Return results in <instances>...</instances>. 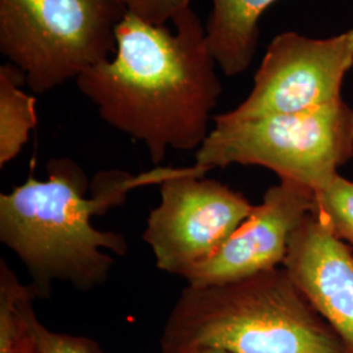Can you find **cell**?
<instances>
[{
  "instance_id": "cell-1",
  "label": "cell",
  "mask_w": 353,
  "mask_h": 353,
  "mask_svg": "<svg viewBox=\"0 0 353 353\" xmlns=\"http://www.w3.org/2000/svg\"><path fill=\"white\" fill-rule=\"evenodd\" d=\"M172 23L173 32L127 12L113 57L76 79L102 121L144 143L154 165L170 148L202 147L223 92L198 13L189 7Z\"/></svg>"
},
{
  "instance_id": "cell-2",
  "label": "cell",
  "mask_w": 353,
  "mask_h": 353,
  "mask_svg": "<svg viewBox=\"0 0 353 353\" xmlns=\"http://www.w3.org/2000/svg\"><path fill=\"white\" fill-rule=\"evenodd\" d=\"M183 168H156L134 176L101 170L89 181L83 168L67 157L51 159L46 179L26 183L0 195V241L21 261L37 299L51 294L54 281L81 292L103 285L112 275L113 255H125L123 234L92 224L126 201L128 192L161 185Z\"/></svg>"
},
{
  "instance_id": "cell-3",
  "label": "cell",
  "mask_w": 353,
  "mask_h": 353,
  "mask_svg": "<svg viewBox=\"0 0 353 353\" xmlns=\"http://www.w3.org/2000/svg\"><path fill=\"white\" fill-rule=\"evenodd\" d=\"M201 347L230 353H350L284 268L181 292L165 322L161 353Z\"/></svg>"
},
{
  "instance_id": "cell-4",
  "label": "cell",
  "mask_w": 353,
  "mask_h": 353,
  "mask_svg": "<svg viewBox=\"0 0 353 353\" xmlns=\"http://www.w3.org/2000/svg\"><path fill=\"white\" fill-rule=\"evenodd\" d=\"M126 13L118 0H0V52L45 94L110 59Z\"/></svg>"
},
{
  "instance_id": "cell-5",
  "label": "cell",
  "mask_w": 353,
  "mask_h": 353,
  "mask_svg": "<svg viewBox=\"0 0 353 353\" xmlns=\"http://www.w3.org/2000/svg\"><path fill=\"white\" fill-rule=\"evenodd\" d=\"M214 123L195 152V165L208 172L255 165L316 192L353 159V109L344 100L303 113Z\"/></svg>"
},
{
  "instance_id": "cell-6",
  "label": "cell",
  "mask_w": 353,
  "mask_h": 353,
  "mask_svg": "<svg viewBox=\"0 0 353 353\" xmlns=\"http://www.w3.org/2000/svg\"><path fill=\"white\" fill-rule=\"evenodd\" d=\"M207 172L194 164L159 185L160 203L152 208L143 233L157 268L185 280L254 210L239 191L205 178Z\"/></svg>"
},
{
  "instance_id": "cell-7",
  "label": "cell",
  "mask_w": 353,
  "mask_h": 353,
  "mask_svg": "<svg viewBox=\"0 0 353 353\" xmlns=\"http://www.w3.org/2000/svg\"><path fill=\"white\" fill-rule=\"evenodd\" d=\"M353 67V29L327 38L283 32L274 38L254 76L250 94L217 122H243L314 110L341 101Z\"/></svg>"
},
{
  "instance_id": "cell-8",
  "label": "cell",
  "mask_w": 353,
  "mask_h": 353,
  "mask_svg": "<svg viewBox=\"0 0 353 353\" xmlns=\"http://www.w3.org/2000/svg\"><path fill=\"white\" fill-rule=\"evenodd\" d=\"M314 210L313 190L280 179L220 249L190 274L188 285H219L279 268L293 232Z\"/></svg>"
},
{
  "instance_id": "cell-9",
  "label": "cell",
  "mask_w": 353,
  "mask_h": 353,
  "mask_svg": "<svg viewBox=\"0 0 353 353\" xmlns=\"http://www.w3.org/2000/svg\"><path fill=\"white\" fill-rule=\"evenodd\" d=\"M283 268L353 353L352 249L312 212L293 232Z\"/></svg>"
},
{
  "instance_id": "cell-10",
  "label": "cell",
  "mask_w": 353,
  "mask_h": 353,
  "mask_svg": "<svg viewBox=\"0 0 353 353\" xmlns=\"http://www.w3.org/2000/svg\"><path fill=\"white\" fill-rule=\"evenodd\" d=\"M205 37L217 67L227 76L241 75L254 61L259 21L278 0H211Z\"/></svg>"
},
{
  "instance_id": "cell-11",
  "label": "cell",
  "mask_w": 353,
  "mask_h": 353,
  "mask_svg": "<svg viewBox=\"0 0 353 353\" xmlns=\"http://www.w3.org/2000/svg\"><path fill=\"white\" fill-rule=\"evenodd\" d=\"M26 76L12 64L0 67V166L14 160L37 126V100L23 90Z\"/></svg>"
},
{
  "instance_id": "cell-12",
  "label": "cell",
  "mask_w": 353,
  "mask_h": 353,
  "mask_svg": "<svg viewBox=\"0 0 353 353\" xmlns=\"http://www.w3.org/2000/svg\"><path fill=\"white\" fill-rule=\"evenodd\" d=\"M37 296L0 262V353H29L28 314Z\"/></svg>"
},
{
  "instance_id": "cell-13",
  "label": "cell",
  "mask_w": 353,
  "mask_h": 353,
  "mask_svg": "<svg viewBox=\"0 0 353 353\" xmlns=\"http://www.w3.org/2000/svg\"><path fill=\"white\" fill-rule=\"evenodd\" d=\"M314 214L334 237L353 250L352 181L336 174L326 188L316 191Z\"/></svg>"
},
{
  "instance_id": "cell-14",
  "label": "cell",
  "mask_w": 353,
  "mask_h": 353,
  "mask_svg": "<svg viewBox=\"0 0 353 353\" xmlns=\"http://www.w3.org/2000/svg\"><path fill=\"white\" fill-rule=\"evenodd\" d=\"M29 353H105L101 347L85 336L54 332L45 327L34 312L28 314Z\"/></svg>"
},
{
  "instance_id": "cell-15",
  "label": "cell",
  "mask_w": 353,
  "mask_h": 353,
  "mask_svg": "<svg viewBox=\"0 0 353 353\" xmlns=\"http://www.w3.org/2000/svg\"><path fill=\"white\" fill-rule=\"evenodd\" d=\"M126 7L127 12L134 13L143 20L163 26L173 21L178 13L191 7V0H118Z\"/></svg>"
},
{
  "instance_id": "cell-16",
  "label": "cell",
  "mask_w": 353,
  "mask_h": 353,
  "mask_svg": "<svg viewBox=\"0 0 353 353\" xmlns=\"http://www.w3.org/2000/svg\"><path fill=\"white\" fill-rule=\"evenodd\" d=\"M188 353H230L225 351V350H221V348H214V347H201V348H196V350H192Z\"/></svg>"
}]
</instances>
